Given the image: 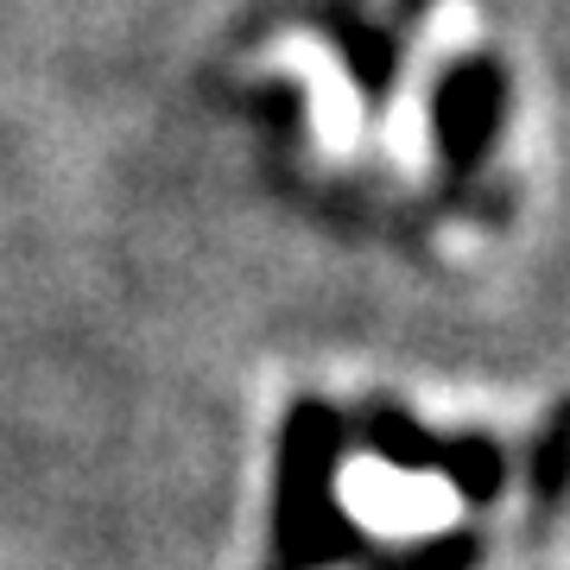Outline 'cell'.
Wrapping results in <instances>:
<instances>
[{"instance_id":"obj_1","label":"cell","mask_w":570,"mask_h":570,"mask_svg":"<svg viewBox=\"0 0 570 570\" xmlns=\"http://www.w3.org/2000/svg\"><path fill=\"white\" fill-rule=\"evenodd\" d=\"M343 450V425L324 400H298L285 412L279 438V501H273V564L266 570H317L336 564L362 546L336 501H330V469Z\"/></svg>"},{"instance_id":"obj_2","label":"cell","mask_w":570,"mask_h":570,"mask_svg":"<svg viewBox=\"0 0 570 570\" xmlns=\"http://www.w3.org/2000/svg\"><path fill=\"white\" fill-rule=\"evenodd\" d=\"M501 115H508V77L501 63L489 58H463L438 82V102H431V121H438V153H444L456 171L482 165V153L501 134Z\"/></svg>"}]
</instances>
